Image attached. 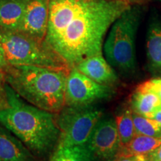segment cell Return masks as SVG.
Returning <instances> with one entry per match:
<instances>
[{"label":"cell","instance_id":"484cf974","mask_svg":"<svg viewBox=\"0 0 161 161\" xmlns=\"http://www.w3.org/2000/svg\"><path fill=\"white\" fill-rule=\"evenodd\" d=\"M125 1H128V2H129V0H125Z\"/></svg>","mask_w":161,"mask_h":161},{"label":"cell","instance_id":"d4e9b609","mask_svg":"<svg viewBox=\"0 0 161 161\" xmlns=\"http://www.w3.org/2000/svg\"><path fill=\"white\" fill-rule=\"evenodd\" d=\"M152 1L155 2L157 3H159V4H161V0H152Z\"/></svg>","mask_w":161,"mask_h":161},{"label":"cell","instance_id":"8992f818","mask_svg":"<svg viewBox=\"0 0 161 161\" xmlns=\"http://www.w3.org/2000/svg\"><path fill=\"white\" fill-rule=\"evenodd\" d=\"M102 116L94 105L64 106L56 114L60 130L57 147L84 146Z\"/></svg>","mask_w":161,"mask_h":161},{"label":"cell","instance_id":"52a82bcc","mask_svg":"<svg viewBox=\"0 0 161 161\" xmlns=\"http://www.w3.org/2000/svg\"><path fill=\"white\" fill-rule=\"evenodd\" d=\"M114 90L110 86L100 84L78 71L70 69L67 76L65 106H89L111 97Z\"/></svg>","mask_w":161,"mask_h":161},{"label":"cell","instance_id":"3957f363","mask_svg":"<svg viewBox=\"0 0 161 161\" xmlns=\"http://www.w3.org/2000/svg\"><path fill=\"white\" fill-rule=\"evenodd\" d=\"M68 69L37 66H10L6 83L32 105L53 114L65 106Z\"/></svg>","mask_w":161,"mask_h":161},{"label":"cell","instance_id":"603a6c76","mask_svg":"<svg viewBox=\"0 0 161 161\" xmlns=\"http://www.w3.org/2000/svg\"><path fill=\"white\" fill-rule=\"evenodd\" d=\"M148 155L151 161H161V146Z\"/></svg>","mask_w":161,"mask_h":161},{"label":"cell","instance_id":"ac0fdd59","mask_svg":"<svg viewBox=\"0 0 161 161\" xmlns=\"http://www.w3.org/2000/svg\"><path fill=\"white\" fill-rule=\"evenodd\" d=\"M133 119L136 134L161 136V125L152 119L140 115L132 110Z\"/></svg>","mask_w":161,"mask_h":161},{"label":"cell","instance_id":"e0dca14e","mask_svg":"<svg viewBox=\"0 0 161 161\" xmlns=\"http://www.w3.org/2000/svg\"><path fill=\"white\" fill-rule=\"evenodd\" d=\"M117 130L119 135L122 146L128 144L136 135V132L133 119L132 110H122L115 118Z\"/></svg>","mask_w":161,"mask_h":161},{"label":"cell","instance_id":"7c38bea8","mask_svg":"<svg viewBox=\"0 0 161 161\" xmlns=\"http://www.w3.org/2000/svg\"><path fill=\"white\" fill-rule=\"evenodd\" d=\"M146 56L153 74L161 76V17L153 13L146 34Z\"/></svg>","mask_w":161,"mask_h":161},{"label":"cell","instance_id":"ffe728a7","mask_svg":"<svg viewBox=\"0 0 161 161\" xmlns=\"http://www.w3.org/2000/svg\"><path fill=\"white\" fill-rule=\"evenodd\" d=\"M5 86V72L0 71V110L8 106Z\"/></svg>","mask_w":161,"mask_h":161},{"label":"cell","instance_id":"ba28073f","mask_svg":"<svg viewBox=\"0 0 161 161\" xmlns=\"http://www.w3.org/2000/svg\"><path fill=\"white\" fill-rule=\"evenodd\" d=\"M84 146L92 161L115 160L122 148L115 119L102 116Z\"/></svg>","mask_w":161,"mask_h":161},{"label":"cell","instance_id":"7402d4cb","mask_svg":"<svg viewBox=\"0 0 161 161\" xmlns=\"http://www.w3.org/2000/svg\"><path fill=\"white\" fill-rule=\"evenodd\" d=\"M10 66L8 63L7 60H6L5 53H4V50L3 49V46L0 44V71L5 72Z\"/></svg>","mask_w":161,"mask_h":161},{"label":"cell","instance_id":"4fadbf2b","mask_svg":"<svg viewBox=\"0 0 161 161\" xmlns=\"http://www.w3.org/2000/svg\"><path fill=\"white\" fill-rule=\"evenodd\" d=\"M29 0H0V28L19 31Z\"/></svg>","mask_w":161,"mask_h":161},{"label":"cell","instance_id":"cb8c5ba5","mask_svg":"<svg viewBox=\"0 0 161 161\" xmlns=\"http://www.w3.org/2000/svg\"><path fill=\"white\" fill-rule=\"evenodd\" d=\"M148 118L154 119L161 125V109L157 110L156 112H154V114H152Z\"/></svg>","mask_w":161,"mask_h":161},{"label":"cell","instance_id":"277c9868","mask_svg":"<svg viewBox=\"0 0 161 161\" xmlns=\"http://www.w3.org/2000/svg\"><path fill=\"white\" fill-rule=\"evenodd\" d=\"M143 9L130 5L110 28L103 49L106 60L114 69L130 75L136 68L135 41Z\"/></svg>","mask_w":161,"mask_h":161},{"label":"cell","instance_id":"2e32d148","mask_svg":"<svg viewBox=\"0 0 161 161\" xmlns=\"http://www.w3.org/2000/svg\"><path fill=\"white\" fill-rule=\"evenodd\" d=\"M49 161H92L85 146L57 147Z\"/></svg>","mask_w":161,"mask_h":161},{"label":"cell","instance_id":"5b68a950","mask_svg":"<svg viewBox=\"0 0 161 161\" xmlns=\"http://www.w3.org/2000/svg\"><path fill=\"white\" fill-rule=\"evenodd\" d=\"M0 44L10 66L71 69L46 45L19 31L0 28Z\"/></svg>","mask_w":161,"mask_h":161},{"label":"cell","instance_id":"d6986e66","mask_svg":"<svg viewBox=\"0 0 161 161\" xmlns=\"http://www.w3.org/2000/svg\"><path fill=\"white\" fill-rule=\"evenodd\" d=\"M136 90L144 92H152L161 98V78H153L146 80L140 84Z\"/></svg>","mask_w":161,"mask_h":161},{"label":"cell","instance_id":"5bb4252c","mask_svg":"<svg viewBox=\"0 0 161 161\" xmlns=\"http://www.w3.org/2000/svg\"><path fill=\"white\" fill-rule=\"evenodd\" d=\"M161 146V136L136 134L128 144L122 146L118 156L148 154Z\"/></svg>","mask_w":161,"mask_h":161},{"label":"cell","instance_id":"30bf717a","mask_svg":"<svg viewBox=\"0 0 161 161\" xmlns=\"http://www.w3.org/2000/svg\"><path fill=\"white\" fill-rule=\"evenodd\" d=\"M75 67L90 79L103 85L111 86L119 80L115 69L102 54L86 58Z\"/></svg>","mask_w":161,"mask_h":161},{"label":"cell","instance_id":"6da1fadb","mask_svg":"<svg viewBox=\"0 0 161 161\" xmlns=\"http://www.w3.org/2000/svg\"><path fill=\"white\" fill-rule=\"evenodd\" d=\"M130 5L125 0H49L44 43L69 68L102 54L104 38Z\"/></svg>","mask_w":161,"mask_h":161},{"label":"cell","instance_id":"9a60e30c","mask_svg":"<svg viewBox=\"0 0 161 161\" xmlns=\"http://www.w3.org/2000/svg\"><path fill=\"white\" fill-rule=\"evenodd\" d=\"M130 102L133 111L146 117L161 109V98L152 92L135 90Z\"/></svg>","mask_w":161,"mask_h":161},{"label":"cell","instance_id":"8fae6325","mask_svg":"<svg viewBox=\"0 0 161 161\" xmlns=\"http://www.w3.org/2000/svg\"><path fill=\"white\" fill-rule=\"evenodd\" d=\"M0 161H39V158L0 123Z\"/></svg>","mask_w":161,"mask_h":161},{"label":"cell","instance_id":"7a4b0ae2","mask_svg":"<svg viewBox=\"0 0 161 161\" xmlns=\"http://www.w3.org/2000/svg\"><path fill=\"white\" fill-rule=\"evenodd\" d=\"M8 106L0 110V123L34 155L45 158L55 152L60 138L56 114L32 105L6 83Z\"/></svg>","mask_w":161,"mask_h":161},{"label":"cell","instance_id":"9c48e42d","mask_svg":"<svg viewBox=\"0 0 161 161\" xmlns=\"http://www.w3.org/2000/svg\"><path fill=\"white\" fill-rule=\"evenodd\" d=\"M49 16V0H29L19 31L44 42Z\"/></svg>","mask_w":161,"mask_h":161},{"label":"cell","instance_id":"44dd1931","mask_svg":"<svg viewBox=\"0 0 161 161\" xmlns=\"http://www.w3.org/2000/svg\"><path fill=\"white\" fill-rule=\"evenodd\" d=\"M114 161H151L148 154L119 156Z\"/></svg>","mask_w":161,"mask_h":161}]
</instances>
